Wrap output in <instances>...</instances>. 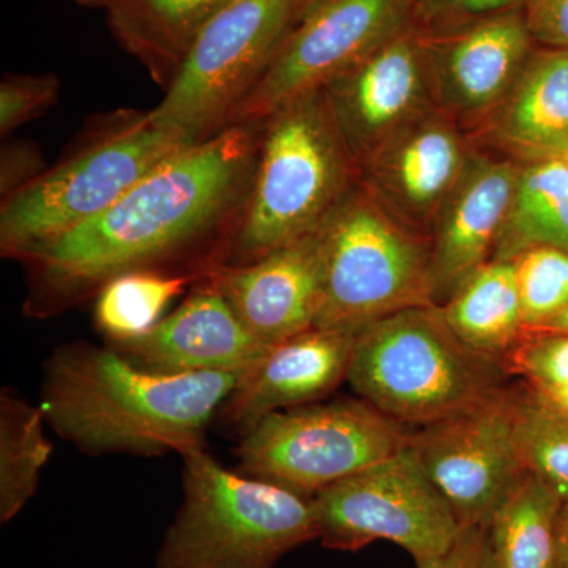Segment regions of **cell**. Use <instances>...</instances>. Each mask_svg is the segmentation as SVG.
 <instances>
[{"label": "cell", "instance_id": "cell-31", "mask_svg": "<svg viewBox=\"0 0 568 568\" xmlns=\"http://www.w3.org/2000/svg\"><path fill=\"white\" fill-rule=\"evenodd\" d=\"M529 0H410L414 28L422 36L455 31L463 26L523 10Z\"/></svg>", "mask_w": 568, "mask_h": 568}, {"label": "cell", "instance_id": "cell-33", "mask_svg": "<svg viewBox=\"0 0 568 568\" xmlns=\"http://www.w3.org/2000/svg\"><path fill=\"white\" fill-rule=\"evenodd\" d=\"M418 568H493L487 526H466L443 555L417 562Z\"/></svg>", "mask_w": 568, "mask_h": 568}, {"label": "cell", "instance_id": "cell-13", "mask_svg": "<svg viewBox=\"0 0 568 568\" xmlns=\"http://www.w3.org/2000/svg\"><path fill=\"white\" fill-rule=\"evenodd\" d=\"M323 91L358 171L388 138L437 110L416 29L384 44Z\"/></svg>", "mask_w": 568, "mask_h": 568}, {"label": "cell", "instance_id": "cell-9", "mask_svg": "<svg viewBox=\"0 0 568 568\" xmlns=\"http://www.w3.org/2000/svg\"><path fill=\"white\" fill-rule=\"evenodd\" d=\"M308 0H235L207 26L152 112L194 141L231 125Z\"/></svg>", "mask_w": 568, "mask_h": 568}, {"label": "cell", "instance_id": "cell-38", "mask_svg": "<svg viewBox=\"0 0 568 568\" xmlns=\"http://www.w3.org/2000/svg\"><path fill=\"white\" fill-rule=\"evenodd\" d=\"M82 9L104 10L110 0H74Z\"/></svg>", "mask_w": 568, "mask_h": 568}, {"label": "cell", "instance_id": "cell-2", "mask_svg": "<svg viewBox=\"0 0 568 568\" xmlns=\"http://www.w3.org/2000/svg\"><path fill=\"white\" fill-rule=\"evenodd\" d=\"M246 373L160 375L110 346H59L44 364L47 424L91 457H163L203 448L205 432Z\"/></svg>", "mask_w": 568, "mask_h": 568}, {"label": "cell", "instance_id": "cell-11", "mask_svg": "<svg viewBox=\"0 0 568 568\" xmlns=\"http://www.w3.org/2000/svg\"><path fill=\"white\" fill-rule=\"evenodd\" d=\"M413 29L410 0H308L231 125L265 121Z\"/></svg>", "mask_w": 568, "mask_h": 568}, {"label": "cell", "instance_id": "cell-3", "mask_svg": "<svg viewBox=\"0 0 568 568\" xmlns=\"http://www.w3.org/2000/svg\"><path fill=\"white\" fill-rule=\"evenodd\" d=\"M197 144L152 110L93 119L73 148L36 181L3 197L0 253L18 261L110 211L149 174Z\"/></svg>", "mask_w": 568, "mask_h": 568}, {"label": "cell", "instance_id": "cell-14", "mask_svg": "<svg viewBox=\"0 0 568 568\" xmlns=\"http://www.w3.org/2000/svg\"><path fill=\"white\" fill-rule=\"evenodd\" d=\"M420 37L437 108L465 121H484L503 102L536 50L525 9Z\"/></svg>", "mask_w": 568, "mask_h": 568}, {"label": "cell", "instance_id": "cell-7", "mask_svg": "<svg viewBox=\"0 0 568 568\" xmlns=\"http://www.w3.org/2000/svg\"><path fill=\"white\" fill-rule=\"evenodd\" d=\"M321 235L323 305L315 327L358 335L383 317L435 305L429 246L361 182L332 212Z\"/></svg>", "mask_w": 568, "mask_h": 568}, {"label": "cell", "instance_id": "cell-12", "mask_svg": "<svg viewBox=\"0 0 568 568\" xmlns=\"http://www.w3.org/2000/svg\"><path fill=\"white\" fill-rule=\"evenodd\" d=\"M517 396L496 394L410 433V447L463 528L489 519L525 470L515 444Z\"/></svg>", "mask_w": 568, "mask_h": 568}, {"label": "cell", "instance_id": "cell-20", "mask_svg": "<svg viewBox=\"0 0 568 568\" xmlns=\"http://www.w3.org/2000/svg\"><path fill=\"white\" fill-rule=\"evenodd\" d=\"M485 133L523 163L568 152V50H534L503 102L484 119Z\"/></svg>", "mask_w": 568, "mask_h": 568}, {"label": "cell", "instance_id": "cell-23", "mask_svg": "<svg viewBox=\"0 0 568 568\" xmlns=\"http://www.w3.org/2000/svg\"><path fill=\"white\" fill-rule=\"evenodd\" d=\"M562 504L544 481L523 474L487 526L493 568H560Z\"/></svg>", "mask_w": 568, "mask_h": 568}, {"label": "cell", "instance_id": "cell-15", "mask_svg": "<svg viewBox=\"0 0 568 568\" xmlns=\"http://www.w3.org/2000/svg\"><path fill=\"white\" fill-rule=\"evenodd\" d=\"M469 149L437 110L388 138L358 171V182L409 230L433 227L437 212L465 170Z\"/></svg>", "mask_w": 568, "mask_h": 568}, {"label": "cell", "instance_id": "cell-26", "mask_svg": "<svg viewBox=\"0 0 568 568\" xmlns=\"http://www.w3.org/2000/svg\"><path fill=\"white\" fill-rule=\"evenodd\" d=\"M192 276L163 272H130L104 284L93 305V323L106 345L149 334L174 298L185 293Z\"/></svg>", "mask_w": 568, "mask_h": 568}, {"label": "cell", "instance_id": "cell-6", "mask_svg": "<svg viewBox=\"0 0 568 568\" xmlns=\"http://www.w3.org/2000/svg\"><path fill=\"white\" fill-rule=\"evenodd\" d=\"M346 381L398 424L426 426L499 392L500 366L467 347L439 306H416L355 336Z\"/></svg>", "mask_w": 568, "mask_h": 568}, {"label": "cell", "instance_id": "cell-39", "mask_svg": "<svg viewBox=\"0 0 568 568\" xmlns=\"http://www.w3.org/2000/svg\"><path fill=\"white\" fill-rule=\"evenodd\" d=\"M564 160H566V162L568 164V152L566 153V156H564Z\"/></svg>", "mask_w": 568, "mask_h": 568}, {"label": "cell", "instance_id": "cell-17", "mask_svg": "<svg viewBox=\"0 0 568 568\" xmlns=\"http://www.w3.org/2000/svg\"><path fill=\"white\" fill-rule=\"evenodd\" d=\"M521 164L470 151L433 224V297L446 304L489 263L517 193ZM437 306V305H436Z\"/></svg>", "mask_w": 568, "mask_h": 568}, {"label": "cell", "instance_id": "cell-22", "mask_svg": "<svg viewBox=\"0 0 568 568\" xmlns=\"http://www.w3.org/2000/svg\"><path fill=\"white\" fill-rule=\"evenodd\" d=\"M439 310L448 327L467 347L495 361L508 355L525 336L511 261H489Z\"/></svg>", "mask_w": 568, "mask_h": 568}, {"label": "cell", "instance_id": "cell-27", "mask_svg": "<svg viewBox=\"0 0 568 568\" xmlns=\"http://www.w3.org/2000/svg\"><path fill=\"white\" fill-rule=\"evenodd\" d=\"M515 444L525 473L568 500V416L532 394L517 398Z\"/></svg>", "mask_w": 568, "mask_h": 568}, {"label": "cell", "instance_id": "cell-19", "mask_svg": "<svg viewBox=\"0 0 568 568\" xmlns=\"http://www.w3.org/2000/svg\"><path fill=\"white\" fill-rule=\"evenodd\" d=\"M355 336L313 327L272 346L242 377L219 417L242 436L268 414L321 402L346 379Z\"/></svg>", "mask_w": 568, "mask_h": 568}, {"label": "cell", "instance_id": "cell-34", "mask_svg": "<svg viewBox=\"0 0 568 568\" xmlns=\"http://www.w3.org/2000/svg\"><path fill=\"white\" fill-rule=\"evenodd\" d=\"M47 168L41 162L40 153L32 145H10L3 149L2 153V200L24 189L39 175L43 174Z\"/></svg>", "mask_w": 568, "mask_h": 568}, {"label": "cell", "instance_id": "cell-5", "mask_svg": "<svg viewBox=\"0 0 568 568\" xmlns=\"http://www.w3.org/2000/svg\"><path fill=\"white\" fill-rule=\"evenodd\" d=\"M181 457L183 499L156 568H275L316 540L308 497L226 469L204 447Z\"/></svg>", "mask_w": 568, "mask_h": 568}, {"label": "cell", "instance_id": "cell-4", "mask_svg": "<svg viewBox=\"0 0 568 568\" xmlns=\"http://www.w3.org/2000/svg\"><path fill=\"white\" fill-rule=\"evenodd\" d=\"M358 183L323 89L263 121L248 203L226 264H250L316 233Z\"/></svg>", "mask_w": 568, "mask_h": 568}, {"label": "cell", "instance_id": "cell-16", "mask_svg": "<svg viewBox=\"0 0 568 568\" xmlns=\"http://www.w3.org/2000/svg\"><path fill=\"white\" fill-rule=\"evenodd\" d=\"M205 278L257 342L278 345L316 325L323 305V235L317 230L253 263L224 264Z\"/></svg>", "mask_w": 568, "mask_h": 568}, {"label": "cell", "instance_id": "cell-1", "mask_svg": "<svg viewBox=\"0 0 568 568\" xmlns=\"http://www.w3.org/2000/svg\"><path fill=\"white\" fill-rule=\"evenodd\" d=\"M263 122L234 123L162 164L110 211L18 260L24 315H62L130 272L204 280L230 260L252 192Z\"/></svg>", "mask_w": 568, "mask_h": 568}, {"label": "cell", "instance_id": "cell-18", "mask_svg": "<svg viewBox=\"0 0 568 568\" xmlns=\"http://www.w3.org/2000/svg\"><path fill=\"white\" fill-rule=\"evenodd\" d=\"M130 364L160 375L248 373L267 355L244 327L226 298L207 278L149 334L106 345Z\"/></svg>", "mask_w": 568, "mask_h": 568}, {"label": "cell", "instance_id": "cell-10", "mask_svg": "<svg viewBox=\"0 0 568 568\" xmlns=\"http://www.w3.org/2000/svg\"><path fill=\"white\" fill-rule=\"evenodd\" d=\"M312 500L317 538L325 548L339 551L388 540L405 548L417 564L446 552L463 529L410 443Z\"/></svg>", "mask_w": 568, "mask_h": 568}, {"label": "cell", "instance_id": "cell-21", "mask_svg": "<svg viewBox=\"0 0 568 568\" xmlns=\"http://www.w3.org/2000/svg\"><path fill=\"white\" fill-rule=\"evenodd\" d=\"M235 0H110L106 24L122 50L141 63L164 92L194 44Z\"/></svg>", "mask_w": 568, "mask_h": 568}, {"label": "cell", "instance_id": "cell-28", "mask_svg": "<svg viewBox=\"0 0 568 568\" xmlns=\"http://www.w3.org/2000/svg\"><path fill=\"white\" fill-rule=\"evenodd\" d=\"M526 331L536 332L568 306V252L536 246L511 260Z\"/></svg>", "mask_w": 568, "mask_h": 568}, {"label": "cell", "instance_id": "cell-30", "mask_svg": "<svg viewBox=\"0 0 568 568\" xmlns=\"http://www.w3.org/2000/svg\"><path fill=\"white\" fill-rule=\"evenodd\" d=\"M61 93L55 74L9 73L0 82V134L9 136L54 106Z\"/></svg>", "mask_w": 568, "mask_h": 568}, {"label": "cell", "instance_id": "cell-25", "mask_svg": "<svg viewBox=\"0 0 568 568\" xmlns=\"http://www.w3.org/2000/svg\"><path fill=\"white\" fill-rule=\"evenodd\" d=\"M43 410L13 388L0 392V521L10 523L39 488L52 455Z\"/></svg>", "mask_w": 568, "mask_h": 568}, {"label": "cell", "instance_id": "cell-37", "mask_svg": "<svg viewBox=\"0 0 568 568\" xmlns=\"http://www.w3.org/2000/svg\"><path fill=\"white\" fill-rule=\"evenodd\" d=\"M534 394H536V392H534ZM538 396H541L545 402H548L549 405L555 406L556 409H559L560 413L567 414L568 416V388H566V390L556 392V394Z\"/></svg>", "mask_w": 568, "mask_h": 568}, {"label": "cell", "instance_id": "cell-35", "mask_svg": "<svg viewBox=\"0 0 568 568\" xmlns=\"http://www.w3.org/2000/svg\"><path fill=\"white\" fill-rule=\"evenodd\" d=\"M558 549L560 568H568V500L562 504L559 511Z\"/></svg>", "mask_w": 568, "mask_h": 568}, {"label": "cell", "instance_id": "cell-36", "mask_svg": "<svg viewBox=\"0 0 568 568\" xmlns=\"http://www.w3.org/2000/svg\"><path fill=\"white\" fill-rule=\"evenodd\" d=\"M536 332H558V334H568V306L558 316L552 317L551 321L544 327L538 328Z\"/></svg>", "mask_w": 568, "mask_h": 568}, {"label": "cell", "instance_id": "cell-32", "mask_svg": "<svg viewBox=\"0 0 568 568\" xmlns=\"http://www.w3.org/2000/svg\"><path fill=\"white\" fill-rule=\"evenodd\" d=\"M525 20L536 44L568 50V0H529Z\"/></svg>", "mask_w": 568, "mask_h": 568}, {"label": "cell", "instance_id": "cell-8", "mask_svg": "<svg viewBox=\"0 0 568 568\" xmlns=\"http://www.w3.org/2000/svg\"><path fill=\"white\" fill-rule=\"evenodd\" d=\"M409 443L405 425L365 399L317 402L261 418L241 436L235 470L313 499Z\"/></svg>", "mask_w": 568, "mask_h": 568}, {"label": "cell", "instance_id": "cell-24", "mask_svg": "<svg viewBox=\"0 0 568 568\" xmlns=\"http://www.w3.org/2000/svg\"><path fill=\"white\" fill-rule=\"evenodd\" d=\"M536 246L568 252V164L564 159L521 164L514 204L491 261H511Z\"/></svg>", "mask_w": 568, "mask_h": 568}, {"label": "cell", "instance_id": "cell-29", "mask_svg": "<svg viewBox=\"0 0 568 568\" xmlns=\"http://www.w3.org/2000/svg\"><path fill=\"white\" fill-rule=\"evenodd\" d=\"M508 366L526 377L538 395L568 388V334L536 332L507 355Z\"/></svg>", "mask_w": 568, "mask_h": 568}]
</instances>
